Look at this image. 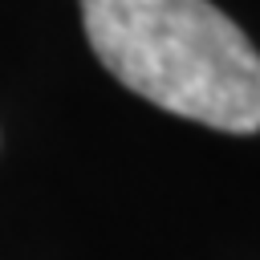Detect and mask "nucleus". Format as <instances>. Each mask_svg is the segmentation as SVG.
Wrapping results in <instances>:
<instances>
[{
    "label": "nucleus",
    "mask_w": 260,
    "mask_h": 260,
    "mask_svg": "<svg viewBox=\"0 0 260 260\" xmlns=\"http://www.w3.org/2000/svg\"><path fill=\"white\" fill-rule=\"evenodd\" d=\"M98 61L138 98L228 130H260V53L211 0H81Z\"/></svg>",
    "instance_id": "f257e3e1"
}]
</instances>
